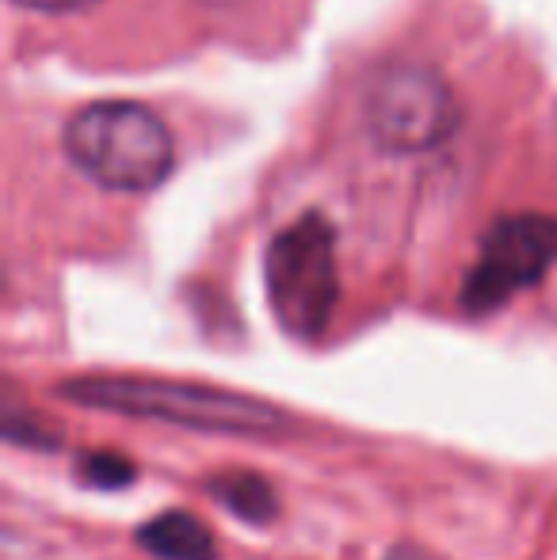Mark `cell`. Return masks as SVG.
Here are the masks:
<instances>
[{"mask_svg":"<svg viewBox=\"0 0 557 560\" xmlns=\"http://www.w3.org/2000/svg\"><path fill=\"white\" fill-rule=\"evenodd\" d=\"M61 400L77 408L130 416V420H156L202 435H237V439H279L298 428L294 412L271 405L253 393L225 389L207 382H179L156 374H77L54 385Z\"/></svg>","mask_w":557,"mask_h":560,"instance_id":"6da1fadb","label":"cell"},{"mask_svg":"<svg viewBox=\"0 0 557 560\" xmlns=\"http://www.w3.org/2000/svg\"><path fill=\"white\" fill-rule=\"evenodd\" d=\"M66 153L107 191H153L176 164L169 126L149 107L127 100L92 104L69 118Z\"/></svg>","mask_w":557,"mask_h":560,"instance_id":"7a4b0ae2","label":"cell"},{"mask_svg":"<svg viewBox=\"0 0 557 560\" xmlns=\"http://www.w3.org/2000/svg\"><path fill=\"white\" fill-rule=\"evenodd\" d=\"M264 287L276 325L290 339L313 343L325 336L340 298L333 225L321 214H302L279 229L264 252Z\"/></svg>","mask_w":557,"mask_h":560,"instance_id":"3957f363","label":"cell"},{"mask_svg":"<svg viewBox=\"0 0 557 560\" xmlns=\"http://www.w3.org/2000/svg\"><path fill=\"white\" fill-rule=\"evenodd\" d=\"M459 122V96L428 66H390L367 89V130L390 153H428Z\"/></svg>","mask_w":557,"mask_h":560,"instance_id":"277c9868","label":"cell"},{"mask_svg":"<svg viewBox=\"0 0 557 560\" xmlns=\"http://www.w3.org/2000/svg\"><path fill=\"white\" fill-rule=\"evenodd\" d=\"M557 264V218L550 214H504L481 236L477 264L462 282V310L469 317L497 313L520 290H531Z\"/></svg>","mask_w":557,"mask_h":560,"instance_id":"5b68a950","label":"cell"},{"mask_svg":"<svg viewBox=\"0 0 557 560\" xmlns=\"http://www.w3.org/2000/svg\"><path fill=\"white\" fill-rule=\"evenodd\" d=\"M138 549L156 560H218L222 549L214 541V530L202 523L199 515L176 508L164 511V515L149 518V523L138 526L135 534Z\"/></svg>","mask_w":557,"mask_h":560,"instance_id":"8992f818","label":"cell"},{"mask_svg":"<svg viewBox=\"0 0 557 560\" xmlns=\"http://www.w3.org/2000/svg\"><path fill=\"white\" fill-rule=\"evenodd\" d=\"M202 492L210 500H218L233 518L248 526H268L279 515V495L260 472L253 469H225V472H210L202 480Z\"/></svg>","mask_w":557,"mask_h":560,"instance_id":"52a82bcc","label":"cell"},{"mask_svg":"<svg viewBox=\"0 0 557 560\" xmlns=\"http://www.w3.org/2000/svg\"><path fill=\"white\" fill-rule=\"evenodd\" d=\"M73 472L81 477V485L100 488V492H119V488L135 485L138 465L115 450H89L73 462Z\"/></svg>","mask_w":557,"mask_h":560,"instance_id":"ba28073f","label":"cell"},{"mask_svg":"<svg viewBox=\"0 0 557 560\" xmlns=\"http://www.w3.org/2000/svg\"><path fill=\"white\" fill-rule=\"evenodd\" d=\"M4 439L23 450H58L61 446L58 428L43 423L35 412H15V408H4Z\"/></svg>","mask_w":557,"mask_h":560,"instance_id":"9c48e42d","label":"cell"},{"mask_svg":"<svg viewBox=\"0 0 557 560\" xmlns=\"http://www.w3.org/2000/svg\"><path fill=\"white\" fill-rule=\"evenodd\" d=\"M20 8H35V12H81L92 8L96 0H15Z\"/></svg>","mask_w":557,"mask_h":560,"instance_id":"30bf717a","label":"cell"},{"mask_svg":"<svg viewBox=\"0 0 557 560\" xmlns=\"http://www.w3.org/2000/svg\"><path fill=\"white\" fill-rule=\"evenodd\" d=\"M386 560H439V557L423 553V549H417V546H394Z\"/></svg>","mask_w":557,"mask_h":560,"instance_id":"8fae6325","label":"cell"}]
</instances>
